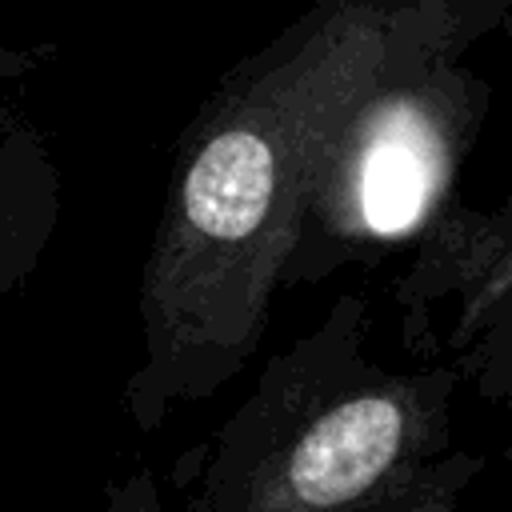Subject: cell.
<instances>
[{
	"instance_id": "6da1fadb",
	"label": "cell",
	"mask_w": 512,
	"mask_h": 512,
	"mask_svg": "<svg viewBox=\"0 0 512 512\" xmlns=\"http://www.w3.org/2000/svg\"><path fill=\"white\" fill-rule=\"evenodd\" d=\"M416 0H312L232 64L176 140L136 288L124 412L156 432L260 348L312 156L396 44Z\"/></svg>"
},
{
	"instance_id": "7a4b0ae2",
	"label": "cell",
	"mask_w": 512,
	"mask_h": 512,
	"mask_svg": "<svg viewBox=\"0 0 512 512\" xmlns=\"http://www.w3.org/2000/svg\"><path fill=\"white\" fill-rule=\"evenodd\" d=\"M368 304L336 296L276 352L224 424L172 464L184 512H456L484 456L452 452L444 360L392 368L368 348Z\"/></svg>"
},
{
	"instance_id": "3957f363",
	"label": "cell",
	"mask_w": 512,
	"mask_h": 512,
	"mask_svg": "<svg viewBox=\"0 0 512 512\" xmlns=\"http://www.w3.org/2000/svg\"><path fill=\"white\" fill-rule=\"evenodd\" d=\"M488 108L492 84L452 48V0H416L312 156L280 288L412 252L456 200Z\"/></svg>"
},
{
	"instance_id": "277c9868",
	"label": "cell",
	"mask_w": 512,
	"mask_h": 512,
	"mask_svg": "<svg viewBox=\"0 0 512 512\" xmlns=\"http://www.w3.org/2000/svg\"><path fill=\"white\" fill-rule=\"evenodd\" d=\"M400 340L416 360H444L480 400L512 396V188L472 208L452 200L392 284Z\"/></svg>"
},
{
	"instance_id": "5b68a950",
	"label": "cell",
	"mask_w": 512,
	"mask_h": 512,
	"mask_svg": "<svg viewBox=\"0 0 512 512\" xmlns=\"http://www.w3.org/2000/svg\"><path fill=\"white\" fill-rule=\"evenodd\" d=\"M56 56V44L0 36V300L20 296L40 272L60 224V168L48 136L16 92Z\"/></svg>"
},
{
	"instance_id": "8992f818",
	"label": "cell",
	"mask_w": 512,
	"mask_h": 512,
	"mask_svg": "<svg viewBox=\"0 0 512 512\" xmlns=\"http://www.w3.org/2000/svg\"><path fill=\"white\" fill-rule=\"evenodd\" d=\"M484 36H512V0H452V48L464 56Z\"/></svg>"
},
{
	"instance_id": "52a82bcc",
	"label": "cell",
	"mask_w": 512,
	"mask_h": 512,
	"mask_svg": "<svg viewBox=\"0 0 512 512\" xmlns=\"http://www.w3.org/2000/svg\"><path fill=\"white\" fill-rule=\"evenodd\" d=\"M100 512H168L156 488V476L148 468H132L120 480L104 488V508Z\"/></svg>"
},
{
	"instance_id": "ba28073f",
	"label": "cell",
	"mask_w": 512,
	"mask_h": 512,
	"mask_svg": "<svg viewBox=\"0 0 512 512\" xmlns=\"http://www.w3.org/2000/svg\"><path fill=\"white\" fill-rule=\"evenodd\" d=\"M500 408H504V412H508V416H512V396H508V400H504V404H500ZM504 464H508V468H512V440H508V444H504Z\"/></svg>"
}]
</instances>
